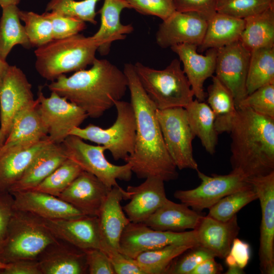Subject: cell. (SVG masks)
<instances>
[{
	"label": "cell",
	"mask_w": 274,
	"mask_h": 274,
	"mask_svg": "<svg viewBox=\"0 0 274 274\" xmlns=\"http://www.w3.org/2000/svg\"><path fill=\"white\" fill-rule=\"evenodd\" d=\"M21 0H0V6L3 7L5 6L14 5H17Z\"/></svg>",
	"instance_id": "cell-55"
},
{
	"label": "cell",
	"mask_w": 274,
	"mask_h": 274,
	"mask_svg": "<svg viewBox=\"0 0 274 274\" xmlns=\"http://www.w3.org/2000/svg\"><path fill=\"white\" fill-rule=\"evenodd\" d=\"M250 55L239 41L217 49L215 76L232 93L236 109L248 95L246 80Z\"/></svg>",
	"instance_id": "cell-15"
},
{
	"label": "cell",
	"mask_w": 274,
	"mask_h": 274,
	"mask_svg": "<svg viewBox=\"0 0 274 274\" xmlns=\"http://www.w3.org/2000/svg\"><path fill=\"white\" fill-rule=\"evenodd\" d=\"M197 48L195 45L182 44L170 48L177 54L183 64V72L190 84L194 96L199 101H203L207 97L204 83L215 73L217 49H208L204 55L197 53Z\"/></svg>",
	"instance_id": "cell-21"
},
{
	"label": "cell",
	"mask_w": 274,
	"mask_h": 274,
	"mask_svg": "<svg viewBox=\"0 0 274 274\" xmlns=\"http://www.w3.org/2000/svg\"><path fill=\"white\" fill-rule=\"evenodd\" d=\"M239 41L249 51L274 47V7L245 19Z\"/></svg>",
	"instance_id": "cell-31"
},
{
	"label": "cell",
	"mask_w": 274,
	"mask_h": 274,
	"mask_svg": "<svg viewBox=\"0 0 274 274\" xmlns=\"http://www.w3.org/2000/svg\"><path fill=\"white\" fill-rule=\"evenodd\" d=\"M125 9H131L126 0H104L98 11L100 25L92 36L99 43L97 51L101 55L108 54L113 42L124 40L133 31L132 25H124L120 21L121 13Z\"/></svg>",
	"instance_id": "cell-25"
},
{
	"label": "cell",
	"mask_w": 274,
	"mask_h": 274,
	"mask_svg": "<svg viewBox=\"0 0 274 274\" xmlns=\"http://www.w3.org/2000/svg\"><path fill=\"white\" fill-rule=\"evenodd\" d=\"M245 22V19L217 12L208 20L200 50L218 49L239 41Z\"/></svg>",
	"instance_id": "cell-30"
},
{
	"label": "cell",
	"mask_w": 274,
	"mask_h": 274,
	"mask_svg": "<svg viewBox=\"0 0 274 274\" xmlns=\"http://www.w3.org/2000/svg\"><path fill=\"white\" fill-rule=\"evenodd\" d=\"M164 181L150 177L138 186H128L130 201L123 209L130 222L143 223L167 199Z\"/></svg>",
	"instance_id": "cell-22"
},
{
	"label": "cell",
	"mask_w": 274,
	"mask_h": 274,
	"mask_svg": "<svg viewBox=\"0 0 274 274\" xmlns=\"http://www.w3.org/2000/svg\"><path fill=\"white\" fill-rule=\"evenodd\" d=\"M258 199L254 189L251 186L230 194L210 208L208 216L220 221L231 219L243 207Z\"/></svg>",
	"instance_id": "cell-37"
},
{
	"label": "cell",
	"mask_w": 274,
	"mask_h": 274,
	"mask_svg": "<svg viewBox=\"0 0 274 274\" xmlns=\"http://www.w3.org/2000/svg\"><path fill=\"white\" fill-rule=\"evenodd\" d=\"M129 199V192L120 186L112 187L99 211L97 218L101 243L105 252L119 251L123 232L130 222L121 202Z\"/></svg>",
	"instance_id": "cell-17"
},
{
	"label": "cell",
	"mask_w": 274,
	"mask_h": 274,
	"mask_svg": "<svg viewBox=\"0 0 274 274\" xmlns=\"http://www.w3.org/2000/svg\"><path fill=\"white\" fill-rule=\"evenodd\" d=\"M114 107L117 118L110 127L102 128L90 124L84 128H75L70 135L102 145L110 152L114 160L125 161L133 153L134 149L135 116L130 102L119 100L115 102Z\"/></svg>",
	"instance_id": "cell-7"
},
{
	"label": "cell",
	"mask_w": 274,
	"mask_h": 274,
	"mask_svg": "<svg viewBox=\"0 0 274 274\" xmlns=\"http://www.w3.org/2000/svg\"><path fill=\"white\" fill-rule=\"evenodd\" d=\"M200 184L189 190H178L174 197L192 210L200 212L209 209L224 197L251 186L247 178L232 170L227 175L213 174L209 176L197 171Z\"/></svg>",
	"instance_id": "cell-10"
},
{
	"label": "cell",
	"mask_w": 274,
	"mask_h": 274,
	"mask_svg": "<svg viewBox=\"0 0 274 274\" xmlns=\"http://www.w3.org/2000/svg\"><path fill=\"white\" fill-rule=\"evenodd\" d=\"M88 70L62 75L48 87L83 110L88 117L98 118L121 100L128 89L123 71L107 59L95 58Z\"/></svg>",
	"instance_id": "cell-2"
},
{
	"label": "cell",
	"mask_w": 274,
	"mask_h": 274,
	"mask_svg": "<svg viewBox=\"0 0 274 274\" xmlns=\"http://www.w3.org/2000/svg\"><path fill=\"white\" fill-rule=\"evenodd\" d=\"M218 0H173L176 10L193 12L210 19L217 13Z\"/></svg>",
	"instance_id": "cell-46"
},
{
	"label": "cell",
	"mask_w": 274,
	"mask_h": 274,
	"mask_svg": "<svg viewBox=\"0 0 274 274\" xmlns=\"http://www.w3.org/2000/svg\"><path fill=\"white\" fill-rule=\"evenodd\" d=\"M195 246L172 245L139 254L134 260L145 274L165 273L172 262L187 250Z\"/></svg>",
	"instance_id": "cell-36"
},
{
	"label": "cell",
	"mask_w": 274,
	"mask_h": 274,
	"mask_svg": "<svg viewBox=\"0 0 274 274\" xmlns=\"http://www.w3.org/2000/svg\"><path fill=\"white\" fill-rule=\"evenodd\" d=\"M41 219L58 239L83 251L89 249H101L97 217L83 216L75 219L55 220Z\"/></svg>",
	"instance_id": "cell-19"
},
{
	"label": "cell",
	"mask_w": 274,
	"mask_h": 274,
	"mask_svg": "<svg viewBox=\"0 0 274 274\" xmlns=\"http://www.w3.org/2000/svg\"><path fill=\"white\" fill-rule=\"evenodd\" d=\"M189 126L210 154L215 152L218 133L215 126V117L210 106L204 101L193 100L185 108Z\"/></svg>",
	"instance_id": "cell-32"
},
{
	"label": "cell",
	"mask_w": 274,
	"mask_h": 274,
	"mask_svg": "<svg viewBox=\"0 0 274 274\" xmlns=\"http://www.w3.org/2000/svg\"><path fill=\"white\" fill-rule=\"evenodd\" d=\"M131 9L138 13L156 16L162 21L176 10L173 0H126Z\"/></svg>",
	"instance_id": "cell-45"
},
{
	"label": "cell",
	"mask_w": 274,
	"mask_h": 274,
	"mask_svg": "<svg viewBox=\"0 0 274 274\" xmlns=\"http://www.w3.org/2000/svg\"><path fill=\"white\" fill-rule=\"evenodd\" d=\"M212 257H215L205 248L200 246L192 247L176 257L165 273L191 274L202 261Z\"/></svg>",
	"instance_id": "cell-43"
},
{
	"label": "cell",
	"mask_w": 274,
	"mask_h": 274,
	"mask_svg": "<svg viewBox=\"0 0 274 274\" xmlns=\"http://www.w3.org/2000/svg\"><path fill=\"white\" fill-rule=\"evenodd\" d=\"M156 116L166 150L177 168L198 170L192 150L195 136L189 126L185 109H157Z\"/></svg>",
	"instance_id": "cell-9"
},
{
	"label": "cell",
	"mask_w": 274,
	"mask_h": 274,
	"mask_svg": "<svg viewBox=\"0 0 274 274\" xmlns=\"http://www.w3.org/2000/svg\"><path fill=\"white\" fill-rule=\"evenodd\" d=\"M244 273L243 269L241 268L237 265L228 267V270L225 272L226 274H242Z\"/></svg>",
	"instance_id": "cell-54"
},
{
	"label": "cell",
	"mask_w": 274,
	"mask_h": 274,
	"mask_svg": "<svg viewBox=\"0 0 274 274\" xmlns=\"http://www.w3.org/2000/svg\"><path fill=\"white\" fill-rule=\"evenodd\" d=\"M228 254L233 258L236 265L244 269L250 258V246L248 243L235 237L232 242Z\"/></svg>",
	"instance_id": "cell-51"
},
{
	"label": "cell",
	"mask_w": 274,
	"mask_h": 274,
	"mask_svg": "<svg viewBox=\"0 0 274 274\" xmlns=\"http://www.w3.org/2000/svg\"><path fill=\"white\" fill-rule=\"evenodd\" d=\"M2 274H42L38 259H23L7 263Z\"/></svg>",
	"instance_id": "cell-50"
},
{
	"label": "cell",
	"mask_w": 274,
	"mask_h": 274,
	"mask_svg": "<svg viewBox=\"0 0 274 274\" xmlns=\"http://www.w3.org/2000/svg\"><path fill=\"white\" fill-rule=\"evenodd\" d=\"M10 65L0 55V82L6 74Z\"/></svg>",
	"instance_id": "cell-53"
},
{
	"label": "cell",
	"mask_w": 274,
	"mask_h": 274,
	"mask_svg": "<svg viewBox=\"0 0 274 274\" xmlns=\"http://www.w3.org/2000/svg\"><path fill=\"white\" fill-rule=\"evenodd\" d=\"M111 189L93 175L83 170L58 197L84 215L97 217Z\"/></svg>",
	"instance_id": "cell-20"
},
{
	"label": "cell",
	"mask_w": 274,
	"mask_h": 274,
	"mask_svg": "<svg viewBox=\"0 0 274 274\" xmlns=\"http://www.w3.org/2000/svg\"><path fill=\"white\" fill-rule=\"evenodd\" d=\"M7 266V263H4L0 259V271L4 269Z\"/></svg>",
	"instance_id": "cell-57"
},
{
	"label": "cell",
	"mask_w": 274,
	"mask_h": 274,
	"mask_svg": "<svg viewBox=\"0 0 274 274\" xmlns=\"http://www.w3.org/2000/svg\"><path fill=\"white\" fill-rule=\"evenodd\" d=\"M47 137V130L40 115L36 99L35 104L16 115L10 132L0 147L10 148L31 145Z\"/></svg>",
	"instance_id": "cell-28"
},
{
	"label": "cell",
	"mask_w": 274,
	"mask_h": 274,
	"mask_svg": "<svg viewBox=\"0 0 274 274\" xmlns=\"http://www.w3.org/2000/svg\"><path fill=\"white\" fill-rule=\"evenodd\" d=\"M12 195L0 193V248L6 236L8 228L15 212Z\"/></svg>",
	"instance_id": "cell-49"
},
{
	"label": "cell",
	"mask_w": 274,
	"mask_h": 274,
	"mask_svg": "<svg viewBox=\"0 0 274 274\" xmlns=\"http://www.w3.org/2000/svg\"><path fill=\"white\" fill-rule=\"evenodd\" d=\"M10 193L15 210L31 213L42 219H69L86 216L59 197L46 193L28 190Z\"/></svg>",
	"instance_id": "cell-18"
},
{
	"label": "cell",
	"mask_w": 274,
	"mask_h": 274,
	"mask_svg": "<svg viewBox=\"0 0 274 274\" xmlns=\"http://www.w3.org/2000/svg\"><path fill=\"white\" fill-rule=\"evenodd\" d=\"M274 7V0H218L217 12L245 19Z\"/></svg>",
	"instance_id": "cell-41"
},
{
	"label": "cell",
	"mask_w": 274,
	"mask_h": 274,
	"mask_svg": "<svg viewBox=\"0 0 274 274\" xmlns=\"http://www.w3.org/2000/svg\"><path fill=\"white\" fill-rule=\"evenodd\" d=\"M274 84V47L251 52L246 80L248 95L263 86Z\"/></svg>",
	"instance_id": "cell-35"
},
{
	"label": "cell",
	"mask_w": 274,
	"mask_h": 274,
	"mask_svg": "<svg viewBox=\"0 0 274 274\" xmlns=\"http://www.w3.org/2000/svg\"><path fill=\"white\" fill-rule=\"evenodd\" d=\"M19 17L24 23V28L31 47L43 46L53 39L50 21L44 14L31 11H19Z\"/></svg>",
	"instance_id": "cell-40"
},
{
	"label": "cell",
	"mask_w": 274,
	"mask_h": 274,
	"mask_svg": "<svg viewBox=\"0 0 274 274\" xmlns=\"http://www.w3.org/2000/svg\"><path fill=\"white\" fill-rule=\"evenodd\" d=\"M42 274H84L88 273L85 253L70 244L60 242L48 247L40 256Z\"/></svg>",
	"instance_id": "cell-26"
},
{
	"label": "cell",
	"mask_w": 274,
	"mask_h": 274,
	"mask_svg": "<svg viewBox=\"0 0 274 274\" xmlns=\"http://www.w3.org/2000/svg\"><path fill=\"white\" fill-rule=\"evenodd\" d=\"M256 192L261 210L259 257L262 273H274V172L247 178Z\"/></svg>",
	"instance_id": "cell-13"
},
{
	"label": "cell",
	"mask_w": 274,
	"mask_h": 274,
	"mask_svg": "<svg viewBox=\"0 0 274 274\" xmlns=\"http://www.w3.org/2000/svg\"><path fill=\"white\" fill-rule=\"evenodd\" d=\"M82 171L79 165L67 158L37 186L31 190L58 197Z\"/></svg>",
	"instance_id": "cell-38"
},
{
	"label": "cell",
	"mask_w": 274,
	"mask_h": 274,
	"mask_svg": "<svg viewBox=\"0 0 274 274\" xmlns=\"http://www.w3.org/2000/svg\"><path fill=\"white\" fill-rule=\"evenodd\" d=\"M36 102L26 75L16 65H10L0 82V129L5 140L16 115Z\"/></svg>",
	"instance_id": "cell-14"
},
{
	"label": "cell",
	"mask_w": 274,
	"mask_h": 274,
	"mask_svg": "<svg viewBox=\"0 0 274 274\" xmlns=\"http://www.w3.org/2000/svg\"><path fill=\"white\" fill-rule=\"evenodd\" d=\"M5 139L3 135V133L0 129V146L3 145L4 142H5Z\"/></svg>",
	"instance_id": "cell-56"
},
{
	"label": "cell",
	"mask_w": 274,
	"mask_h": 274,
	"mask_svg": "<svg viewBox=\"0 0 274 274\" xmlns=\"http://www.w3.org/2000/svg\"><path fill=\"white\" fill-rule=\"evenodd\" d=\"M134 67L141 85L157 110L185 108L193 100L194 94L179 59H173L163 70L139 62Z\"/></svg>",
	"instance_id": "cell-6"
},
{
	"label": "cell",
	"mask_w": 274,
	"mask_h": 274,
	"mask_svg": "<svg viewBox=\"0 0 274 274\" xmlns=\"http://www.w3.org/2000/svg\"><path fill=\"white\" fill-rule=\"evenodd\" d=\"M59 242L41 218L15 210L0 248V259L5 263L37 259L48 247Z\"/></svg>",
	"instance_id": "cell-5"
},
{
	"label": "cell",
	"mask_w": 274,
	"mask_h": 274,
	"mask_svg": "<svg viewBox=\"0 0 274 274\" xmlns=\"http://www.w3.org/2000/svg\"><path fill=\"white\" fill-rule=\"evenodd\" d=\"M195 230L200 246L209 251L215 257L224 258L229 253L240 228L236 215L225 222L207 215L202 216Z\"/></svg>",
	"instance_id": "cell-24"
},
{
	"label": "cell",
	"mask_w": 274,
	"mask_h": 274,
	"mask_svg": "<svg viewBox=\"0 0 274 274\" xmlns=\"http://www.w3.org/2000/svg\"><path fill=\"white\" fill-rule=\"evenodd\" d=\"M0 19V55L6 60L12 48L17 45L25 48L31 47L24 25L20 22L17 5L2 7Z\"/></svg>",
	"instance_id": "cell-34"
},
{
	"label": "cell",
	"mask_w": 274,
	"mask_h": 274,
	"mask_svg": "<svg viewBox=\"0 0 274 274\" xmlns=\"http://www.w3.org/2000/svg\"><path fill=\"white\" fill-rule=\"evenodd\" d=\"M202 216L186 204L169 200L165 202L143 223L158 230L182 232L195 229Z\"/></svg>",
	"instance_id": "cell-29"
},
{
	"label": "cell",
	"mask_w": 274,
	"mask_h": 274,
	"mask_svg": "<svg viewBox=\"0 0 274 274\" xmlns=\"http://www.w3.org/2000/svg\"><path fill=\"white\" fill-rule=\"evenodd\" d=\"M123 71L127 79L136 124L134 151L125 161L139 179L154 177L164 182L176 180L177 168L166 150L157 108L141 85L134 64H124Z\"/></svg>",
	"instance_id": "cell-1"
},
{
	"label": "cell",
	"mask_w": 274,
	"mask_h": 274,
	"mask_svg": "<svg viewBox=\"0 0 274 274\" xmlns=\"http://www.w3.org/2000/svg\"><path fill=\"white\" fill-rule=\"evenodd\" d=\"M207 93L208 104L215 117V128L218 133L229 132L237 109L229 89L215 76Z\"/></svg>",
	"instance_id": "cell-33"
},
{
	"label": "cell",
	"mask_w": 274,
	"mask_h": 274,
	"mask_svg": "<svg viewBox=\"0 0 274 274\" xmlns=\"http://www.w3.org/2000/svg\"><path fill=\"white\" fill-rule=\"evenodd\" d=\"M255 112L274 118V84L261 87L248 94L239 104Z\"/></svg>",
	"instance_id": "cell-42"
},
{
	"label": "cell",
	"mask_w": 274,
	"mask_h": 274,
	"mask_svg": "<svg viewBox=\"0 0 274 274\" xmlns=\"http://www.w3.org/2000/svg\"><path fill=\"white\" fill-rule=\"evenodd\" d=\"M229 133L232 170L247 178L274 172V118L239 107Z\"/></svg>",
	"instance_id": "cell-3"
},
{
	"label": "cell",
	"mask_w": 274,
	"mask_h": 274,
	"mask_svg": "<svg viewBox=\"0 0 274 274\" xmlns=\"http://www.w3.org/2000/svg\"><path fill=\"white\" fill-rule=\"evenodd\" d=\"M85 253L88 273L90 274H115L107 254L100 249H89Z\"/></svg>",
	"instance_id": "cell-47"
},
{
	"label": "cell",
	"mask_w": 274,
	"mask_h": 274,
	"mask_svg": "<svg viewBox=\"0 0 274 274\" xmlns=\"http://www.w3.org/2000/svg\"><path fill=\"white\" fill-rule=\"evenodd\" d=\"M99 43L92 36L78 33L53 39L35 51V67L43 78L53 81L64 74L84 70L92 65Z\"/></svg>",
	"instance_id": "cell-4"
},
{
	"label": "cell",
	"mask_w": 274,
	"mask_h": 274,
	"mask_svg": "<svg viewBox=\"0 0 274 274\" xmlns=\"http://www.w3.org/2000/svg\"><path fill=\"white\" fill-rule=\"evenodd\" d=\"M99 1L50 0L46 6V11H54L85 22L96 24L95 7Z\"/></svg>",
	"instance_id": "cell-39"
},
{
	"label": "cell",
	"mask_w": 274,
	"mask_h": 274,
	"mask_svg": "<svg viewBox=\"0 0 274 274\" xmlns=\"http://www.w3.org/2000/svg\"><path fill=\"white\" fill-rule=\"evenodd\" d=\"M66 157L79 165L83 170L97 178L110 188L119 185L117 181H129L132 177L130 165H118L106 158V148L102 145H92L78 136L70 135L61 144Z\"/></svg>",
	"instance_id": "cell-8"
},
{
	"label": "cell",
	"mask_w": 274,
	"mask_h": 274,
	"mask_svg": "<svg viewBox=\"0 0 274 274\" xmlns=\"http://www.w3.org/2000/svg\"><path fill=\"white\" fill-rule=\"evenodd\" d=\"M215 257L207 259L198 264L191 274H218L223 270L222 265L217 263Z\"/></svg>",
	"instance_id": "cell-52"
},
{
	"label": "cell",
	"mask_w": 274,
	"mask_h": 274,
	"mask_svg": "<svg viewBox=\"0 0 274 274\" xmlns=\"http://www.w3.org/2000/svg\"><path fill=\"white\" fill-rule=\"evenodd\" d=\"M50 21L53 39H60L79 33L86 27L85 22L54 11L43 13Z\"/></svg>",
	"instance_id": "cell-44"
},
{
	"label": "cell",
	"mask_w": 274,
	"mask_h": 274,
	"mask_svg": "<svg viewBox=\"0 0 274 274\" xmlns=\"http://www.w3.org/2000/svg\"><path fill=\"white\" fill-rule=\"evenodd\" d=\"M67 159L62 144L50 143L36 157L9 192L31 190Z\"/></svg>",
	"instance_id": "cell-27"
},
{
	"label": "cell",
	"mask_w": 274,
	"mask_h": 274,
	"mask_svg": "<svg viewBox=\"0 0 274 274\" xmlns=\"http://www.w3.org/2000/svg\"><path fill=\"white\" fill-rule=\"evenodd\" d=\"M37 99L47 138L54 144H62L72 130L88 117L83 110L55 92H51L50 95L46 97L40 89Z\"/></svg>",
	"instance_id": "cell-11"
},
{
	"label": "cell",
	"mask_w": 274,
	"mask_h": 274,
	"mask_svg": "<svg viewBox=\"0 0 274 274\" xmlns=\"http://www.w3.org/2000/svg\"><path fill=\"white\" fill-rule=\"evenodd\" d=\"M208 20L193 12L176 11L163 20L156 33V42L162 48H171L182 44L196 45L203 40Z\"/></svg>",
	"instance_id": "cell-16"
},
{
	"label": "cell",
	"mask_w": 274,
	"mask_h": 274,
	"mask_svg": "<svg viewBox=\"0 0 274 274\" xmlns=\"http://www.w3.org/2000/svg\"><path fill=\"white\" fill-rule=\"evenodd\" d=\"M106 253L110 259L115 274H145L134 259L128 257L119 251L108 252Z\"/></svg>",
	"instance_id": "cell-48"
},
{
	"label": "cell",
	"mask_w": 274,
	"mask_h": 274,
	"mask_svg": "<svg viewBox=\"0 0 274 274\" xmlns=\"http://www.w3.org/2000/svg\"><path fill=\"white\" fill-rule=\"evenodd\" d=\"M172 245L199 246L195 229L174 232L153 229L144 223L130 222L124 229L119 243V252L134 259L148 250Z\"/></svg>",
	"instance_id": "cell-12"
},
{
	"label": "cell",
	"mask_w": 274,
	"mask_h": 274,
	"mask_svg": "<svg viewBox=\"0 0 274 274\" xmlns=\"http://www.w3.org/2000/svg\"><path fill=\"white\" fill-rule=\"evenodd\" d=\"M50 143L52 142L47 137L31 145L0 147V193L8 192L36 157Z\"/></svg>",
	"instance_id": "cell-23"
}]
</instances>
